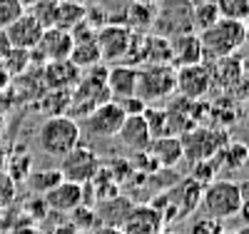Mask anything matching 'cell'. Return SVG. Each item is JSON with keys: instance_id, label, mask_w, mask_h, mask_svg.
<instances>
[{"instance_id": "1", "label": "cell", "mask_w": 249, "mask_h": 234, "mask_svg": "<svg viewBox=\"0 0 249 234\" xmlns=\"http://www.w3.org/2000/svg\"><path fill=\"white\" fill-rule=\"evenodd\" d=\"M82 130L75 117L70 115H53L48 117L37 130V147L50 157H62L68 155L72 147L80 144Z\"/></svg>"}, {"instance_id": "2", "label": "cell", "mask_w": 249, "mask_h": 234, "mask_svg": "<svg viewBox=\"0 0 249 234\" xmlns=\"http://www.w3.org/2000/svg\"><path fill=\"white\" fill-rule=\"evenodd\" d=\"M244 35H247V23L219 18L212 28H207V30L199 33L202 53H204V57H210V60L232 57L244 45Z\"/></svg>"}, {"instance_id": "3", "label": "cell", "mask_w": 249, "mask_h": 234, "mask_svg": "<svg viewBox=\"0 0 249 234\" xmlns=\"http://www.w3.org/2000/svg\"><path fill=\"white\" fill-rule=\"evenodd\" d=\"M177 68L170 62H147L144 68H137V97L147 102L167 100L177 92Z\"/></svg>"}, {"instance_id": "4", "label": "cell", "mask_w": 249, "mask_h": 234, "mask_svg": "<svg viewBox=\"0 0 249 234\" xmlns=\"http://www.w3.org/2000/svg\"><path fill=\"white\" fill-rule=\"evenodd\" d=\"M239 204H242L239 184L234 180H214L204 187L199 207H204L207 217H214V219L224 222V219H234Z\"/></svg>"}, {"instance_id": "5", "label": "cell", "mask_w": 249, "mask_h": 234, "mask_svg": "<svg viewBox=\"0 0 249 234\" xmlns=\"http://www.w3.org/2000/svg\"><path fill=\"white\" fill-rule=\"evenodd\" d=\"M90 72L85 77H80V82L75 85V90L70 92V110L72 112H80L88 115L92 112L97 105L112 100L110 97V90H107V68H100V65H92L88 68Z\"/></svg>"}, {"instance_id": "6", "label": "cell", "mask_w": 249, "mask_h": 234, "mask_svg": "<svg viewBox=\"0 0 249 234\" xmlns=\"http://www.w3.org/2000/svg\"><path fill=\"white\" fill-rule=\"evenodd\" d=\"M100 167H102V162H100V157H97V152L92 150V147L77 144L68 155L60 157V167L57 169H60L62 180L88 187L95 180V175L100 172Z\"/></svg>"}, {"instance_id": "7", "label": "cell", "mask_w": 249, "mask_h": 234, "mask_svg": "<svg viewBox=\"0 0 249 234\" xmlns=\"http://www.w3.org/2000/svg\"><path fill=\"white\" fill-rule=\"evenodd\" d=\"M179 140H182L184 160H190V162L214 160V155L230 142L227 132L214 130V127H202V125H197L195 130H190V132H184Z\"/></svg>"}, {"instance_id": "8", "label": "cell", "mask_w": 249, "mask_h": 234, "mask_svg": "<svg viewBox=\"0 0 249 234\" xmlns=\"http://www.w3.org/2000/svg\"><path fill=\"white\" fill-rule=\"evenodd\" d=\"M124 117L127 115L122 112L120 105L115 100H107L85 115V132L95 140H112V137H117Z\"/></svg>"}, {"instance_id": "9", "label": "cell", "mask_w": 249, "mask_h": 234, "mask_svg": "<svg viewBox=\"0 0 249 234\" xmlns=\"http://www.w3.org/2000/svg\"><path fill=\"white\" fill-rule=\"evenodd\" d=\"M177 80V92L184 100H202L207 97L212 88V70L204 65V62H197V65H182L175 72Z\"/></svg>"}, {"instance_id": "10", "label": "cell", "mask_w": 249, "mask_h": 234, "mask_svg": "<svg viewBox=\"0 0 249 234\" xmlns=\"http://www.w3.org/2000/svg\"><path fill=\"white\" fill-rule=\"evenodd\" d=\"M130 37H132V30L127 25L105 23L95 33V42H97V48H100V57L102 60H110V62L122 60L124 55H127Z\"/></svg>"}, {"instance_id": "11", "label": "cell", "mask_w": 249, "mask_h": 234, "mask_svg": "<svg viewBox=\"0 0 249 234\" xmlns=\"http://www.w3.org/2000/svg\"><path fill=\"white\" fill-rule=\"evenodd\" d=\"M202 192H204V187L199 182H195L192 177H182L167 189V197L175 207L177 219L195 215V212L199 209V204H202Z\"/></svg>"}, {"instance_id": "12", "label": "cell", "mask_w": 249, "mask_h": 234, "mask_svg": "<svg viewBox=\"0 0 249 234\" xmlns=\"http://www.w3.org/2000/svg\"><path fill=\"white\" fill-rule=\"evenodd\" d=\"M72 35L68 30H60V28H45L43 37L35 45V53L43 62H57V60H70L72 53Z\"/></svg>"}, {"instance_id": "13", "label": "cell", "mask_w": 249, "mask_h": 234, "mask_svg": "<svg viewBox=\"0 0 249 234\" xmlns=\"http://www.w3.org/2000/svg\"><path fill=\"white\" fill-rule=\"evenodd\" d=\"M43 202L53 212H62V215H65V212H75L80 204H85V187L62 180L48 195H43Z\"/></svg>"}, {"instance_id": "14", "label": "cell", "mask_w": 249, "mask_h": 234, "mask_svg": "<svg viewBox=\"0 0 249 234\" xmlns=\"http://www.w3.org/2000/svg\"><path fill=\"white\" fill-rule=\"evenodd\" d=\"M43 25L37 23V20L25 10L23 15H20L15 23H10L5 28V35L10 40V48H20V50H35V45L40 42V37H43Z\"/></svg>"}, {"instance_id": "15", "label": "cell", "mask_w": 249, "mask_h": 234, "mask_svg": "<svg viewBox=\"0 0 249 234\" xmlns=\"http://www.w3.org/2000/svg\"><path fill=\"white\" fill-rule=\"evenodd\" d=\"M164 227L167 224H164L157 209H152L150 204H137L124 217L122 234H160Z\"/></svg>"}, {"instance_id": "16", "label": "cell", "mask_w": 249, "mask_h": 234, "mask_svg": "<svg viewBox=\"0 0 249 234\" xmlns=\"http://www.w3.org/2000/svg\"><path fill=\"white\" fill-rule=\"evenodd\" d=\"M45 88L55 90V92H70L75 90V85L82 77V70L77 65H72L70 60H57V62H45Z\"/></svg>"}, {"instance_id": "17", "label": "cell", "mask_w": 249, "mask_h": 234, "mask_svg": "<svg viewBox=\"0 0 249 234\" xmlns=\"http://www.w3.org/2000/svg\"><path fill=\"white\" fill-rule=\"evenodd\" d=\"M105 82H107L110 97L115 102L124 100V97H132V95H137V68L127 65V62H120V65L107 70V80Z\"/></svg>"}, {"instance_id": "18", "label": "cell", "mask_w": 249, "mask_h": 234, "mask_svg": "<svg viewBox=\"0 0 249 234\" xmlns=\"http://www.w3.org/2000/svg\"><path fill=\"white\" fill-rule=\"evenodd\" d=\"M147 152L152 155V160L157 162L160 169H175L182 160H184V150H182V140L175 135H162L155 137L147 147Z\"/></svg>"}, {"instance_id": "19", "label": "cell", "mask_w": 249, "mask_h": 234, "mask_svg": "<svg viewBox=\"0 0 249 234\" xmlns=\"http://www.w3.org/2000/svg\"><path fill=\"white\" fill-rule=\"evenodd\" d=\"M117 140L127 147V150L132 152H142V150H147L150 142H152V135L147 130V122H144L142 115H127L120 127V132H117Z\"/></svg>"}, {"instance_id": "20", "label": "cell", "mask_w": 249, "mask_h": 234, "mask_svg": "<svg viewBox=\"0 0 249 234\" xmlns=\"http://www.w3.org/2000/svg\"><path fill=\"white\" fill-rule=\"evenodd\" d=\"M172 42V62L175 68H182V65H197V62L204 60V53H202V42H199V33L190 30V33H182L177 35Z\"/></svg>"}, {"instance_id": "21", "label": "cell", "mask_w": 249, "mask_h": 234, "mask_svg": "<svg viewBox=\"0 0 249 234\" xmlns=\"http://www.w3.org/2000/svg\"><path fill=\"white\" fill-rule=\"evenodd\" d=\"M247 162H249V147L244 142H234V140H230L214 155V164L219 172H239Z\"/></svg>"}, {"instance_id": "22", "label": "cell", "mask_w": 249, "mask_h": 234, "mask_svg": "<svg viewBox=\"0 0 249 234\" xmlns=\"http://www.w3.org/2000/svg\"><path fill=\"white\" fill-rule=\"evenodd\" d=\"M155 20H157V5H147V3H140V0H132L127 5V10H124V25L132 33L147 30Z\"/></svg>"}, {"instance_id": "23", "label": "cell", "mask_w": 249, "mask_h": 234, "mask_svg": "<svg viewBox=\"0 0 249 234\" xmlns=\"http://www.w3.org/2000/svg\"><path fill=\"white\" fill-rule=\"evenodd\" d=\"M70 62L77 65L80 70H88L92 65H100L102 57H100V48L95 37H88V40H75L72 45V53H70Z\"/></svg>"}, {"instance_id": "24", "label": "cell", "mask_w": 249, "mask_h": 234, "mask_svg": "<svg viewBox=\"0 0 249 234\" xmlns=\"http://www.w3.org/2000/svg\"><path fill=\"white\" fill-rule=\"evenodd\" d=\"M219 18L222 15L217 10L214 0H197V3H192V28H195V33L212 28Z\"/></svg>"}, {"instance_id": "25", "label": "cell", "mask_w": 249, "mask_h": 234, "mask_svg": "<svg viewBox=\"0 0 249 234\" xmlns=\"http://www.w3.org/2000/svg\"><path fill=\"white\" fill-rule=\"evenodd\" d=\"M60 3V0H57ZM85 5H75V3H60L57 5V20H55V28H60V30H72V28H77L82 20H85Z\"/></svg>"}, {"instance_id": "26", "label": "cell", "mask_w": 249, "mask_h": 234, "mask_svg": "<svg viewBox=\"0 0 249 234\" xmlns=\"http://www.w3.org/2000/svg\"><path fill=\"white\" fill-rule=\"evenodd\" d=\"M30 65V50H20V48H10L5 53V57L0 60V70H3L8 77H18L23 75Z\"/></svg>"}, {"instance_id": "27", "label": "cell", "mask_w": 249, "mask_h": 234, "mask_svg": "<svg viewBox=\"0 0 249 234\" xmlns=\"http://www.w3.org/2000/svg\"><path fill=\"white\" fill-rule=\"evenodd\" d=\"M62 182V175H60V169H43V172H30L28 177V187H30V192L35 195H48L50 189L55 184Z\"/></svg>"}, {"instance_id": "28", "label": "cell", "mask_w": 249, "mask_h": 234, "mask_svg": "<svg viewBox=\"0 0 249 234\" xmlns=\"http://www.w3.org/2000/svg\"><path fill=\"white\" fill-rule=\"evenodd\" d=\"M5 172H8V177L18 184V182H23V180H28L30 177V172H33V155H13V157H8L5 160Z\"/></svg>"}, {"instance_id": "29", "label": "cell", "mask_w": 249, "mask_h": 234, "mask_svg": "<svg viewBox=\"0 0 249 234\" xmlns=\"http://www.w3.org/2000/svg\"><path fill=\"white\" fill-rule=\"evenodd\" d=\"M217 10L227 20H237V23H249V0H214Z\"/></svg>"}, {"instance_id": "30", "label": "cell", "mask_w": 249, "mask_h": 234, "mask_svg": "<svg viewBox=\"0 0 249 234\" xmlns=\"http://www.w3.org/2000/svg\"><path fill=\"white\" fill-rule=\"evenodd\" d=\"M57 0H37L35 5L28 8V13L37 20L43 28H55V20H57Z\"/></svg>"}, {"instance_id": "31", "label": "cell", "mask_w": 249, "mask_h": 234, "mask_svg": "<svg viewBox=\"0 0 249 234\" xmlns=\"http://www.w3.org/2000/svg\"><path fill=\"white\" fill-rule=\"evenodd\" d=\"M147 60L150 62H170L172 65V42L167 37L147 35Z\"/></svg>"}, {"instance_id": "32", "label": "cell", "mask_w": 249, "mask_h": 234, "mask_svg": "<svg viewBox=\"0 0 249 234\" xmlns=\"http://www.w3.org/2000/svg\"><path fill=\"white\" fill-rule=\"evenodd\" d=\"M144 122H147V130L155 137H162V135H167V110H160V108H144L142 112Z\"/></svg>"}, {"instance_id": "33", "label": "cell", "mask_w": 249, "mask_h": 234, "mask_svg": "<svg viewBox=\"0 0 249 234\" xmlns=\"http://www.w3.org/2000/svg\"><path fill=\"white\" fill-rule=\"evenodd\" d=\"M192 164H195V167H192L190 177H192L195 182H199L202 187H207L210 182H214V180L219 177V169H217L214 160H202V162H192Z\"/></svg>"}, {"instance_id": "34", "label": "cell", "mask_w": 249, "mask_h": 234, "mask_svg": "<svg viewBox=\"0 0 249 234\" xmlns=\"http://www.w3.org/2000/svg\"><path fill=\"white\" fill-rule=\"evenodd\" d=\"M224 232V222L214 219V217H197L187 227V234H222Z\"/></svg>"}, {"instance_id": "35", "label": "cell", "mask_w": 249, "mask_h": 234, "mask_svg": "<svg viewBox=\"0 0 249 234\" xmlns=\"http://www.w3.org/2000/svg\"><path fill=\"white\" fill-rule=\"evenodd\" d=\"M25 13V8L20 5V0H0V30H5L10 23Z\"/></svg>"}, {"instance_id": "36", "label": "cell", "mask_w": 249, "mask_h": 234, "mask_svg": "<svg viewBox=\"0 0 249 234\" xmlns=\"http://www.w3.org/2000/svg\"><path fill=\"white\" fill-rule=\"evenodd\" d=\"M15 192H18V184L8 177V172L3 169V172H0V212H5L15 202Z\"/></svg>"}, {"instance_id": "37", "label": "cell", "mask_w": 249, "mask_h": 234, "mask_svg": "<svg viewBox=\"0 0 249 234\" xmlns=\"http://www.w3.org/2000/svg\"><path fill=\"white\" fill-rule=\"evenodd\" d=\"M117 105L122 108V112H124V115H142V112H144V108H147V105H144L137 95L124 97V100H117Z\"/></svg>"}, {"instance_id": "38", "label": "cell", "mask_w": 249, "mask_h": 234, "mask_svg": "<svg viewBox=\"0 0 249 234\" xmlns=\"http://www.w3.org/2000/svg\"><path fill=\"white\" fill-rule=\"evenodd\" d=\"M234 219H237L242 227H249V199H244V202L239 204V209H237Z\"/></svg>"}, {"instance_id": "39", "label": "cell", "mask_w": 249, "mask_h": 234, "mask_svg": "<svg viewBox=\"0 0 249 234\" xmlns=\"http://www.w3.org/2000/svg\"><path fill=\"white\" fill-rule=\"evenodd\" d=\"M10 50V40H8V35H5V30H0V60L5 57V53Z\"/></svg>"}, {"instance_id": "40", "label": "cell", "mask_w": 249, "mask_h": 234, "mask_svg": "<svg viewBox=\"0 0 249 234\" xmlns=\"http://www.w3.org/2000/svg\"><path fill=\"white\" fill-rule=\"evenodd\" d=\"M95 234H122V229H120V227L107 224V227H100V229H95Z\"/></svg>"}, {"instance_id": "41", "label": "cell", "mask_w": 249, "mask_h": 234, "mask_svg": "<svg viewBox=\"0 0 249 234\" xmlns=\"http://www.w3.org/2000/svg\"><path fill=\"white\" fill-rule=\"evenodd\" d=\"M239 184V195H242V202L244 199H249V180H242V182H237Z\"/></svg>"}, {"instance_id": "42", "label": "cell", "mask_w": 249, "mask_h": 234, "mask_svg": "<svg viewBox=\"0 0 249 234\" xmlns=\"http://www.w3.org/2000/svg\"><path fill=\"white\" fill-rule=\"evenodd\" d=\"M5 160H8V152L3 150V147H0V172L5 169Z\"/></svg>"}, {"instance_id": "43", "label": "cell", "mask_w": 249, "mask_h": 234, "mask_svg": "<svg viewBox=\"0 0 249 234\" xmlns=\"http://www.w3.org/2000/svg\"><path fill=\"white\" fill-rule=\"evenodd\" d=\"M35 3H37V0H20V5H23L25 10H28L30 5H35Z\"/></svg>"}, {"instance_id": "44", "label": "cell", "mask_w": 249, "mask_h": 234, "mask_svg": "<svg viewBox=\"0 0 249 234\" xmlns=\"http://www.w3.org/2000/svg\"><path fill=\"white\" fill-rule=\"evenodd\" d=\"M60 3H75V5H85L88 0H60Z\"/></svg>"}, {"instance_id": "45", "label": "cell", "mask_w": 249, "mask_h": 234, "mask_svg": "<svg viewBox=\"0 0 249 234\" xmlns=\"http://www.w3.org/2000/svg\"><path fill=\"white\" fill-rule=\"evenodd\" d=\"M140 3H147V5H160V0H140Z\"/></svg>"}, {"instance_id": "46", "label": "cell", "mask_w": 249, "mask_h": 234, "mask_svg": "<svg viewBox=\"0 0 249 234\" xmlns=\"http://www.w3.org/2000/svg\"><path fill=\"white\" fill-rule=\"evenodd\" d=\"M222 234H239V232H237V229H224Z\"/></svg>"}, {"instance_id": "47", "label": "cell", "mask_w": 249, "mask_h": 234, "mask_svg": "<svg viewBox=\"0 0 249 234\" xmlns=\"http://www.w3.org/2000/svg\"><path fill=\"white\" fill-rule=\"evenodd\" d=\"M239 234H249V227H242V229H237Z\"/></svg>"}, {"instance_id": "48", "label": "cell", "mask_w": 249, "mask_h": 234, "mask_svg": "<svg viewBox=\"0 0 249 234\" xmlns=\"http://www.w3.org/2000/svg\"><path fill=\"white\" fill-rule=\"evenodd\" d=\"M244 42H249V23H247V35H244Z\"/></svg>"}, {"instance_id": "49", "label": "cell", "mask_w": 249, "mask_h": 234, "mask_svg": "<svg viewBox=\"0 0 249 234\" xmlns=\"http://www.w3.org/2000/svg\"><path fill=\"white\" fill-rule=\"evenodd\" d=\"M160 234H175V232H167V229H162V232H160Z\"/></svg>"}, {"instance_id": "50", "label": "cell", "mask_w": 249, "mask_h": 234, "mask_svg": "<svg viewBox=\"0 0 249 234\" xmlns=\"http://www.w3.org/2000/svg\"><path fill=\"white\" fill-rule=\"evenodd\" d=\"M187 3H197V0H187Z\"/></svg>"}]
</instances>
